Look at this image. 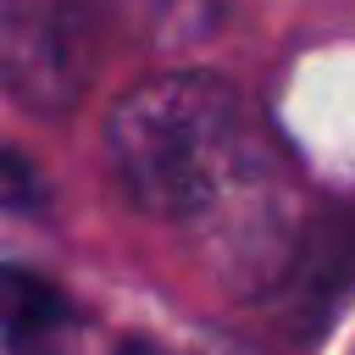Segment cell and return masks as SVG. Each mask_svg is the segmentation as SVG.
<instances>
[{
  "instance_id": "cell-1",
  "label": "cell",
  "mask_w": 355,
  "mask_h": 355,
  "mask_svg": "<svg viewBox=\"0 0 355 355\" xmlns=\"http://www.w3.org/2000/svg\"><path fill=\"white\" fill-rule=\"evenodd\" d=\"M105 155L122 194L172 227L216 222L272 172L250 105L216 72H155L128 89L105 122Z\"/></svg>"
},
{
  "instance_id": "cell-2",
  "label": "cell",
  "mask_w": 355,
  "mask_h": 355,
  "mask_svg": "<svg viewBox=\"0 0 355 355\" xmlns=\"http://www.w3.org/2000/svg\"><path fill=\"white\" fill-rule=\"evenodd\" d=\"M94 78L89 0H0V89L39 116H61Z\"/></svg>"
},
{
  "instance_id": "cell-3",
  "label": "cell",
  "mask_w": 355,
  "mask_h": 355,
  "mask_svg": "<svg viewBox=\"0 0 355 355\" xmlns=\"http://www.w3.org/2000/svg\"><path fill=\"white\" fill-rule=\"evenodd\" d=\"M355 294V216L311 222L300 239L288 272H283V305L300 333H322L333 311Z\"/></svg>"
},
{
  "instance_id": "cell-4",
  "label": "cell",
  "mask_w": 355,
  "mask_h": 355,
  "mask_svg": "<svg viewBox=\"0 0 355 355\" xmlns=\"http://www.w3.org/2000/svg\"><path fill=\"white\" fill-rule=\"evenodd\" d=\"M72 327V300L39 277L22 261H0V338L17 355H33L44 344H55V333Z\"/></svg>"
},
{
  "instance_id": "cell-5",
  "label": "cell",
  "mask_w": 355,
  "mask_h": 355,
  "mask_svg": "<svg viewBox=\"0 0 355 355\" xmlns=\"http://www.w3.org/2000/svg\"><path fill=\"white\" fill-rule=\"evenodd\" d=\"M33 211H44V178L22 150L0 144V216H33Z\"/></svg>"
},
{
  "instance_id": "cell-6",
  "label": "cell",
  "mask_w": 355,
  "mask_h": 355,
  "mask_svg": "<svg viewBox=\"0 0 355 355\" xmlns=\"http://www.w3.org/2000/svg\"><path fill=\"white\" fill-rule=\"evenodd\" d=\"M116 355H161V349H155V344H122Z\"/></svg>"
}]
</instances>
